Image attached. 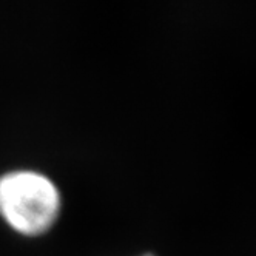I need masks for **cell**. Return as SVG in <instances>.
<instances>
[{"label":"cell","instance_id":"cell-1","mask_svg":"<svg viewBox=\"0 0 256 256\" xmlns=\"http://www.w3.org/2000/svg\"><path fill=\"white\" fill-rule=\"evenodd\" d=\"M60 194L42 173L17 170L0 178V213L16 230L40 233L56 219Z\"/></svg>","mask_w":256,"mask_h":256},{"label":"cell","instance_id":"cell-2","mask_svg":"<svg viewBox=\"0 0 256 256\" xmlns=\"http://www.w3.org/2000/svg\"><path fill=\"white\" fill-rule=\"evenodd\" d=\"M144 256H153V254H144Z\"/></svg>","mask_w":256,"mask_h":256}]
</instances>
